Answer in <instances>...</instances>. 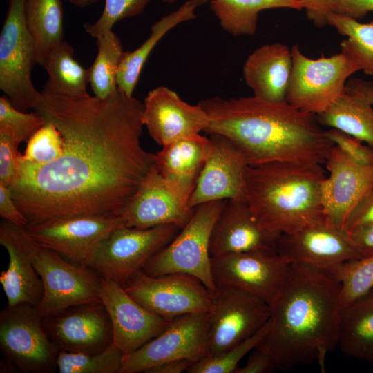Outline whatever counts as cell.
<instances>
[{
	"mask_svg": "<svg viewBox=\"0 0 373 373\" xmlns=\"http://www.w3.org/2000/svg\"><path fill=\"white\" fill-rule=\"evenodd\" d=\"M41 94L33 111L59 129L64 150L44 164L20 157L10 189L28 225L119 216L155 166L141 144L144 104L119 89L106 99Z\"/></svg>",
	"mask_w": 373,
	"mask_h": 373,
	"instance_id": "6da1fadb",
	"label": "cell"
},
{
	"mask_svg": "<svg viewBox=\"0 0 373 373\" xmlns=\"http://www.w3.org/2000/svg\"><path fill=\"white\" fill-rule=\"evenodd\" d=\"M198 104L208 117L204 132L229 139L248 166L272 162L322 165L334 146L315 115L286 101L274 102L253 95L213 97Z\"/></svg>",
	"mask_w": 373,
	"mask_h": 373,
	"instance_id": "7a4b0ae2",
	"label": "cell"
},
{
	"mask_svg": "<svg viewBox=\"0 0 373 373\" xmlns=\"http://www.w3.org/2000/svg\"><path fill=\"white\" fill-rule=\"evenodd\" d=\"M341 308V283L330 269L290 263L259 345L280 370L317 361L324 372L327 354L338 346Z\"/></svg>",
	"mask_w": 373,
	"mask_h": 373,
	"instance_id": "3957f363",
	"label": "cell"
},
{
	"mask_svg": "<svg viewBox=\"0 0 373 373\" xmlns=\"http://www.w3.org/2000/svg\"><path fill=\"white\" fill-rule=\"evenodd\" d=\"M320 164L272 162L248 166L245 198L258 222L280 234L294 233L324 217Z\"/></svg>",
	"mask_w": 373,
	"mask_h": 373,
	"instance_id": "277c9868",
	"label": "cell"
},
{
	"mask_svg": "<svg viewBox=\"0 0 373 373\" xmlns=\"http://www.w3.org/2000/svg\"><path fill=\"white\" fill-rule=\"evenodd\" d=\"M227 201L216 200L197 206L187 223L169 244L149 259L142 271L153 276L191 275L213 291L216 285L212 274L210 238Z\"/></svg>",
	"mask_w": 373,
	"mask_h": 373,
	"instance_id": "5b68a950",
	"label": "cell"
},
{
	"mask_svg": "<svg viewBox=\"0 0 373 373\" xmlns=\"http://www.w3.org/2000/svg\"><path fill=\"white\" fill-rule=\"evenodd\" d=\"M291 71L285 101L296 108L317 115L346 91L347 79L361 70L345 52L311 59L298 45L291 49Z\"/></svg>",
	"mask_w": 373,
	"mask_h": 373,
	"instance_id": "8992f818",
	"label": "cell"
},
{
	"mask_svg": "<svg viewBox=\"0 0 373 373\" xmlns=\"http://www.w3.org/2000/svg\"><path fill=\"white\" fill-rule=\"evenodd\" d=\"M0 33V89L17 109H34L42 94L32 81L35 63L33 42L25 17L26 0H7Z\"/></svg>",
	"mask_w": 373,
	"mask_h": 373,
	"instance_id": "52a82bcc",
	"label": "cell"
},
{
	"mask_svg": "<svg viewBox=\"0 0 373 373\" xmlns=\"http://www.w3.org/2000/svg\"><path fill=\"white\" fill-rule=\"evenodd\" d=\"M0 349L6 366L23 373L57 370V350L34 305L7 306L0 312Z\"/></svg>",
	"mask_w": 373,
	"mask_h": 373,
	"instance_id": "ba28073f",
	"label": "cell"
},
{
	"mask_svg": "<svg viewBox=\"0 0 373 373\" xmlns=\"http://www.w3.org/2000/svg\"><path fill=\"white\" fill-rule=\"evenodd\" d=\"M34 265L44 287L35 306L41 317L70 307L101 302V274L93 268L73 263L40 246Z\"/></svg>",
	"mask_w": 373,
	"mask_h": 373,
	"instance_id": "9c48e42d",
	"label": "cell"
},
{
	"mask_svg": "<svg viewBox=\"0 0 373 373\" xmlns=\"http://www.w3.org/2000/svg\"><path fill=\"white\" fill-rule=\"evenodd\" d=\"M270 307L238 288L216 285L208 312L207 354L217 356L257 332L269 319Z\"/></svg>",
	"mask_w": 373,
	"mask_h": 373,
	"instance_id": "30bf717a",
	"label": "cell"
},
{
	"mask_svg": "<svg viewBox=\"0 0 373 373\" xmlns=\"http://www.w3.org/2000/svg\"><path fill=\"white\" fill-rule=\"evenodd\" d=\"M123 225L119 216H79L28 225L26 229L39 246L91 267L103 242Z\"/></svg>",
	"mask_w": 373,
	"mask_h": 373,
	"instance_id": "8fae6325",
	"label": "cell"
},
{
	"mask_svg": "<svg viewBox=\"0 0 373 373\" xmlns=\"http://www.w3.org/2000/svg\"><path fill=\"white\" fill-rule=\"evenodd\" d=\"M180 229L175 224L148 229L121 226L103 242L91 267L124 285Z\"/></svg>",
	"mask_w": 373,
	"mask_h": 373,
	"instance_id": "7c38bea8",
	"label": "cell"
},
{
	"mask_svg": "<svg viewBox=\"0 0 373 373\" xmlns=\"http://www.w3.org/2000/svg\"><path fill=\"white\" fill-rule=\"evenodd\" d=\"M123 286L137 303L168 320L207 312L211 307L212 291L198 278L188 274L153 276L141 270Z\"/></svg>",
	"mask_w": 373,
	"mask_h": 373,
	"instance_id": "4fadbf2b",
	"label": "cell"
},
{
	"mask_svg": "<svg viewBox=\"0 0 373 373\" xmlns=\"http://www.w3.org/2000/svg\"><path fill=\"white\" fill-rule=\"evenodd\" d=\"M216 285L247 291L270 307L285 283L290 263L275 248L211 257Z\"/></svg>",
	"mask_w": 373,
	"mask_h": 373,
	"instance_id": "5bb4252c",
	"label": "cell"
},
{
	"mask_svg": "<svg viewBox=\"0 0 373 373\" xmlns=\"http://www.w3.org/2000/svg\"><path fill=\"white\" fill-rule=\"evenodd\" d=\"M207 312L178 316L156 337L125 355L121 373L147 372L173 360L198 361L207 354Z\"/></svg>",
	"mask_w": 373,
	"mask_h": 373,
	"instance_id": "9a60e30c",
	"label": "cell"
},
{
	"mask_svg": "<svg viewBox=\"0 0 373 373\" xmlns=\"http://www.w3.org/2000/svg\"><path fill=\"white\" fill-rule=\"evenodd\" d=\"M42 322L57 351L95 354L113 344L111 322L102 302L68 307L42 317Z\"/></svg>",
	"mask_w": 373,
	"mask_h": 373,
	"instance_id": "2e32d148",
	"label": "cell"
},
{
	"mask_svg": "<svg viewBox=\"0 0 373 373\" xmlns=\"http://www.w3.org/2000/svg\"><path fill=\"white\" fill-rule=\"evenodd\" d=\"M275 249L289 263L327 269L362 257L350 235L325 217L294 233L282 234Z\"/></svg>",
	"mask_w": 373,
	"mask_h": 373,
	"instance_id": "e0dca14e",
	"label": "cell"
},
{
	"mask_svg": "<svg viewBox=\"0 0 373 373\" xmlns=\"http://www.w3.org/2000/svg\"><path fill=\"white\" fill-rule=\"evenodd\" d=\"M100 299L111 322L113 344L124 355L156 337L171 321L149 311L133 298L122 284L102 275Z\"/></svg>",
	"mask_w": 373,
	"mask_h": 373,
	"instance_id": "ac0fdd59",
	"label": "cell"
},
{
	"mask_svg": "<svg viewBox=\"0 0 373 373\" xmlns=\"http://www.w3.org/2000/svg\"><path fill=\"white\" fill-rule=\"evenodd\" d=\"M189 200L154 166L119 216L130 227L175 224L182 229L195 209L189 207Z\"/></svg>",
	"mask_w": 373,
	"mask_h": 373,
	"instance_id": "d6986e66",
	"label": "cell"
},
{
	"mask_svg": "<svg viewBox=\"0 0 373 373\" xmlns=\"http://www.w3.org/2000/svg\"><path fill=\"white\" fill-rule=\"evenodd\" d=\"M325 164L329 175L322 184L323 216L343 229L350 213L373 189V164L355 162L335 145Z\"/></svg>",
	"mask_w": 373,
	"mask_h": 373,
	"instance_id": "ffe728a7",
	"label": "cell"
},
{
	"mask_svg": "<svg viewBox=\"0 0 373 373\" xmlns=\"http://www.w3.org/2000/svg\"><path fill=\"white\" fill-rule=\"evenodd\" d=\"M211 149L189 201V207L245 198L248 166L240 150L227 137L211 134Z\"/></svg>",
	"mask_w": 373,
	"mask_h": 373,
	"instance_id": "44dd1931",
	"label": "cell"
},
{
	"mask_svg": "<svg viewBox=\"0 0 373 373\" xmlns=\"http://www.w3.org/2000/svg\"><path fill=\"white\" fill-rule=\"evenodd\" d=\"M0 244L9 255L8 268L0 275L7 306L21 303L35 306L44 291L42 280L34 265L38 245L26 228L5 220L0 222Z\"/></svg>",
	"mask_w": 373,
	"mask_h": 373,
	"instance_id": "7402d4cb",
	"label": "cell"
},
{
	"mask_svg": "<svg viewBox=\"0 0 373 373\" xmlns=\"http://www.w3.org/2000/svg\"><path fill=\"white\" fill-rule=\"evenodd\" d=\"M143 104V124L162 146L204 131L207 126L203 108L199 104H188L168 87L161 86L150 90Z\"/></svg>",
	"mask_w": 373,
	"mask_h": 373,
	"instance_id": "603a6c76",
	"label": "cell"
},
{
	"mask_svg": "<svg viewBox=\"0 0 373 373\" xmlns=\"http://www.w3.org/2000/svg\"><path fill=\"white\" fill-rule=\"evenodd\" d=\"M282 234L263 227L245 199L227 200L213 226L209 243L211 257L275 248Z\"/></svg>",
	"mask_w": 373,
	"mask_h": 373,
	"instance_id": "cb8c5ba5",
	"label": "cell"
},
{
	"mask_svg": "<svg viewBox=\"0 0 373 373\" xmlns=\"http://www.w3.org/2000/svg\"><path fill=\"white\" fill-rule=\"evenodd\" d=\"M291 66V50L286 45L264 44L248 56L243 66V78L254 96L269 102H283Z\"/></svg>",
	"mask_w": 373,
	"mask_h": 373,
	"instance_id": "d4e9b609",
	"label": "cell"
},
{
	"mask_svg": "<svg viewBox=\"0 0 373 373\" xmlns=\"http://www.w3.org/2000/svg\"><path fill=\"white\" fill-rule=\"evenodd\" d=\"M210 149L209 137L200 133L185 137L163 146L155 153V167L190 199Z\"/></svg>",
	"mask_w": 373,
	"mask_h": 373,
	"instance_id": "484cf974",
	"label": "cell"
},
{
	"mask_svg": "<svg viewBox=\"0 0 373 373\" xmlns=\"http://www.w3.org/2000/svg\"><path fill=\"white\" fill-rule=\"evenodd\" d=\"M208 0H187L164 15L151 27L148 38L133 51H124L117 73V88L133 96L143 67L153 49L162 37L178 25L194 19L196 10Z\"/></svg>",
	"mask_w": 373,
	"mask_h": 373,
	"instance_id": "4316f807",
	"label": "cell"
},
{
	"mask_svg": "<svg viewBox=\"0 0 373 373\" xmlns=\"http://www.w3.org/2000/svg\"><path fill=\"white\" fill-rule=\"evenodd\" d=\"M338 346L345 355L373 365V291L341 306Z\"/></svg>",
	"mask_w": 373,
	"mask_h": 373,
	"instance_id": "83f0119b",
	"label": "cell"
},
{
	"mask_svg": "<svg viewBox=\"0 0 373 373\" xmlns=\"http://www.w3.org/2000/svg\"><path fill=\"white\" fill-rule=\"evenodd\" d=\"M316 116L321 125L343 132L373 148V105L365 97L346 90Z\"/></svg>",
	"mask_w": 373,
	"mask_h": 373,
	"instance_id": "f1b7e54d",
	"label": "cell"
},
{
	"mask_svg": "<svg viewBox=\"0 0 373 373\" xmlns=\"http://www.w3.org/2000/svg\"><path fill=\"white\" fill-rule=\"evenodd\" d=\"M25 17L36 64L44 65L50 51L64 40L61 0H26Z\"/></svg>",
	"mask_w": 373,
	"mask_h": 373,
	"instance_id": "f546056e",
	"label": "cell"
},
{
	"mask_svg": "<svg viewBox=\"0 0 373 373\" xmlns=\"http://www.w3.org/2000/svg\"><path fill=\"white\" fill-rule=\"evenodd\" d=\"M73 55V48L64 40L52 48L43 65L48 79L42 91L68 97L89 95V69L84 68Z\"/></svg>",
	"mask_w": 373,
	"mask_h": 373,
	"instance_id": "4dcf8cb0",
	"label": "cell"
},
{
	"mask_svg": "<svg viewBox=\"0 0 373 373\" xmlns=\"http://www.w3.org/2000/svg\"><path fill=\"white\" fill-rule=\"evenodd\" d=\"M210 8L220 26L229 34L251 36L257 30L259 13L265 10H302L294 0H210Z\"/></svg>",
	"mask_w": 373,
	"mask_h": 373,
	"instance_id": "1f68e13d",
	"label": "cell"
},
{
	"mask_svg": "<svg viewBox=\"0 0 373 373\" xmlns=\"http://www.w3.org/2000/svg\"><path fill=\"white\" fill-rule=\"evenodd\" d=\"M97 52L89 69V84L95 96L106 99L117 92V73L124 54L118 35L113 30L96 39Z\"/></svg>",
	"mask_w": 373,
	"mask_h": 373,
	"instance_id": "d6a6232c",
	"label": "cell"
},
{
	"mask_svg": "<svg viewBox=\"0 0 373 373\" xmlns=\"http://www.w3.org/2000/svg\"><path fill=\"white\" fill-rule=\"evenodd\" d=\"M326 25L335 28L347 39L341 42V50L348 54L360 70L373 77V20L361 23L347 16L328 11Z\"/></svg>",
	"mask_w": 373,
	"mask_h": 373,
	"instance_id": "836d02e7",
	"label": "cell"
},
{
	"mask_svg": "<svg viewBox=\"0 0 373 373\" xmlns=\"http://www.w3.org/2000/svg\"><path fill=\"white\" fill-rule=\"evenodd\" d=\"M124 357L113 344L95 354L58 351L57 366L59 373H121Z\"/></svg>",
	"mask_w": 373,
	"mask_h": 373,
	"instance_id": "e575fe53",
	"label": "cell"
},
{
	"mask_svg": "<svg viewBox=\"0 0 373 373\" xmlns=\"http://www.w3.org/2000/svg\"><path fill=\"white\" fill-rule=\"evenodd\" d=\"M330 270L341 283V306L350 304L373 290V254L345 261Z\"/></svg>",
	"mask_w": 373,
	"mask_h": 373,
	"instance_id": "d590c367",
	"label": "cell"
},
{
	"mask_svg": "<svg viewBox=\"0 0 373 373\" xmlns=\"http://www.w3.org/2000/svg\"><path fill=\"white\" fill-rule=\"evenodd\" d=\"M270 327L269 321L254 334L221 354L205 356L194 363L188 373H235L241 359L264 338Z\"/></svg>",
	"mask_w": 373,
	"mask_h": 373,
	"instance_id": "8d00e7d4",
	"label": "cell"
},
{
	"mask_svg": "<svg viewBox=\"0 0 373 373\" xmlns=\"http://www.w3.org/2000/svg\"><path fill=\"white\" fill-rule=\"evenodd\" d=\"M63 150L61 133L52 123L45 121V124L27 142L21 159L32 164H44L59 157Z\"/></svg>",
	"mask_w": 373,
	"mask_h": 373,
	"instance_id": "74e56055",
	"label": "cell"
},
{
	"mask_svg": "<svg viewBox=\"0 0 373 373\" xmlns=\"http://www.w3.org/2000/svg\"><path fill=\"white\" fill-rule=\"evenodd\" d=\"M151 0H105L99 17L93 23L84 24L85 31L97 39L112 30L118 21L142 14Z\"/></svg>",
	"mask_w": 373,
	"mask_h": 373,
	"instance_id": "f35d334b",
	"label": "cell"
},
{
	"mask_svg": "<svg viewBox=\"0 0 373 373\" xmlns=\"http://www.w3.org/2000/svg\"><path fill=\"white\" fill-rule=\"evenodd\" d=\"M44 124V119L36 111H21L5 95L0 97V126L10 128L19 144L27 142Z\"/></svg>",
	"mask_w": 373,
	"mask_h": 373,
	"instance_id": "ab89813d",
	"label": "cell"
},
{
	"mask_svg": "<svg viewBox=\"0 0 373 373\" xmlns=\"http://www.w3.org/2000/svg\"><path fill=\"white\" fill-rule=\"evenodd\" d=\"M19 144L10 128L0 126V183L8 187L17 173L21 155Z\"/></svg>",
	"mask_w": 373,
	"mask_h": 373,
	"instance_id": "60d3db41",
	"label": "cell"
},
{
	"mask_svg": "<svg viewBox=\"0 0 373 373\" xmlns=\"http://www.w3.org/2000/svg\"><path fill=\"white\" fill-rule=\"evenodd\" d=\"M327 137L355 162L363 165L373 164V148L343 132L334 128L326 131Z\"/></svg>",
	"mask_w": 373,
	"mask_h": 373,
	"instance_id": "b9f144b4",
	"label": "cell"
},
{
	"mask_svg": "<svg viewBox=\"0 0 373 373\" xmlns=\"http://www.w3.org/2000/svg\"><path fill=\"white\" fill-rule=\"evenodd\" d=\"M278 369L270 352L260 345H257L243 366H238L235 373H269Z\"/></svg>",
	"mask_w": 373,
	"mask_h": 373,
	"instance_id": "7bdbcfd3",
	"label": "cell"
},
{
	"mask_svg": "<svg viewBox=\"0 0 373 373\" xmlns=\"http://www.w3.org/2000/svg\"><path fill=\"white\" fill-rule=\"evenodd\" d=\"M373 223V189L352 210L343 225L348 234L355 229Z\"/></svg>",
	"mask_w": 373,
	"mask_h": 373,
	"instance_id": "ee69618b",
	"label": "cell"
},
{
	"mask_svg": "<svg viewBox=\"0 0 373 373\" xmlns=\"http://www.w3.org/2000/svg\"><path fill=\"white\" fill-rule=\"evenodd\" d=\"M328 11L359 21L373 11V0H333L328 7Z\"/></svg>",
	"mask_w": 373,
	"mask_h": 373,
	"instance_id": "f6af8a7d",
	"label": "cell"
},
{
	"mask_svg": "<svg viewBox=\"0 0 373 373\" xmlns=\"http://www.w3.org/2000/svg\"><path fill=\"white\" fill-rule=\"evenodd\" d=\"M0 216L3 220L26 228L28 220L14 201L10 187L0 183Z\"/></svg>",
	"mask_w": 373,
	"mask_h": 373,
	"instance_id": "bcb514c9",
	"label": "cell"
},
{
	"mask_svg": "<svg viewBox=\"0 0 373 373\" xmlns=\"http://www.w3.org/2000/svg\"><path fill=\"white\" fill-rule=\"evenodd\" d=\"M303 6L307 17L316 26L326 25L325 16L328 7L333 0H294Z\"/></svg>",
	"mask_w": 373,
	"mask_h": 373,
	"instance_id": "7dc6e473",
	"label": "cell"
},
{
	"mask_svg": "<svg viewBox=\"0 0 373 373\" xmlns=\"http://www.w3.org/2000/svg\"><path fill=\"white\" fill-rule=\"evenodd\" d=\"M349 235L362 256L373 254V223L358 227Z\"/></svg>",
	"mask_w": 373,
	"mask_h": 373,
	"instance_id": "c3c4849f",
	"label": "cell"
},
{
	"mask_svg": "<svg viewBox=\"0 0 373 373\" xmlns=\"http://www.w3.org/2000/svg\"><path fill=\"white\" fill-rule=\"evenodd\" d=\"M346 90L367 99L373 105V82L361 78L350 79Z\"/></svg>",
	"mask_w": 373,
	"mask_h": 373,
	"instance_id": "681fc988",
	"label": "cell"
},
{
	"mask_svg": "<svg viewBox=\"0 0 373 373\" xmlns=\"http://www.w3.org/2000/svg\"><path fill=\"white\" fill-rule=\"evenodd\" d=\"M192 359H178L168 361L157 365L146 373H182L187 372L189 367L195 363Z\"/></svg>",
	"mask_w": 373,
	"mask_h": 373,
	"instance_id": "f907efd6",
	"label": "cell"
},
{
	"mask_svg": "<svg viewBox=\"0 0 373 373\" xmlns=\"http://www.w3.org/2000/svg\"><path fill=\"white\" fill-rule=\"evenodd\" d=\"M70 3L79 7V8H86L88 7L95 2H97V0H66Z\"/></svg>",
	"mask_w": 373,
	"mask_h": 373,
	"instance_id": "816d5d0a",
	"label": "cell"
},
{
	"mask_svg": "<svg viewBox=\"0 0 373 373\" xmlns=\"http://www.w3.org/2000/svg\"><path fill=\"white\" fill-rule=\"evenodd\" d=\"M163 2L166 3H173V2L176 1L177 0H162Z\"/></svg>",
	"mask_w": 373,
	"mask_h": 373,
	"instance_id": "f5cc1de1",
	"label": "cell"
},
{
	"mask_svg": "<svg viewBox=\"0 0 373 373\" xmlns=\"http://www.w3.org/2000/svg\"><path fill=\"white\" fill-rule=\"evenodd\" d=\"M373 291V290H372Z\"/></svg>",
	"mask_w": 373,
	"mask_h": 373,
	"instance_id": "db71d44e",
	"label": "cell"
}]
</instances>
